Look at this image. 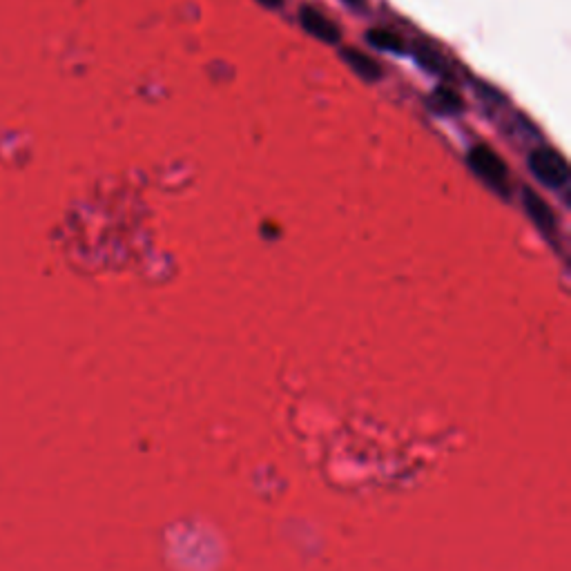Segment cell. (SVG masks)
I'll use <instances>...</instances> for the list:
<instances>
[{"mask_svg":"<svg viewBox=\"0 0 571 571\" xmlns=\"http://www.w3.org/2000/svg\"><path fill=\"white\" fill-rule=\"evenodd\" d=\"M261 5H266V7H279L282 5V0H259Z\"/></svg>","mask_w":571,"mask_h":571,"instance_id":"cell-8","label":"cell"},{"mask_svg":"<svg viewBox=\"0 0 571 571\" xmlns=\"http://www.w3.org/2000/svg\"><path fill=\"white\" fill-rule=\"evenodd\" d=\"M299 21H302V27L306 29V32L319 38V41L331 43V45L340 41V29H337L333 21H328L324 14H319L313 7H302V12H299Z\"/></svg>","mask_w":571,"mask_h":571,"instance_id":"cell-4","label":"cell"},{"mask_svg":"<svg viewBox=\"0 0 571 571\" xmlns=\"http://www.w3.org/2000/svg\"><path fill=\"white\" fill-rule=\"evenodd\" d=\"M522 203H525L527 215L531 221H534L538 230H543L545 235H551V232L556 230L554 210L549 208V203L540 197L536 190H531V188L522 190Z\"/></svg>","mask_w":571,"mask_h":571,"instance_id":"cell-3","label":"cell"},{"mask_svg":"<svg viewBox=\"0 0 571 571\" xmlns=\"http://www.w3.org/2000/svg\"><path fill=\"white\" fill-rule=\"evenodd\" d=\"M431 103H433V108L442 114H458L462 110L460 96L453 90H449V87H438V90H435L431 96Z\"/></svg>","mask_w":571,"mask_h":571,"instance_id":"cell-6","label":"cell"},{"mask_svg":"<svg viewBox=\"0 0 571 571\" xmlns=\"http://www.w3.org/2000/svg\"><path fill=\"white\" fill-rule=\"evenodd\" d=\"M342 56H344V61L348 63V67H351L353 72L360 74L362 79L377 81L382 76L380 65H377L371 56H366V54L357 52V50H344Z\"/></svg>","mask_w":571,"mask_h":571,"instance_id":"cell-5","label":"cell"},{"mask_svg":"<svg viewBox=\"0 0 571 571\" xmlns=\"http://www.w3.org/2000/svg\"><path fill=\"white\" fill-rule=\"evenodd\" d=\"M369 43L375 45L377 50H384V52H395V54H400L404 52V43H402V38L400 36H395L393 32H386V29H373V32H369Z\"/></svg>","mask_w":571,"mask_h":571,"instance_id":"cell-7","label":"cell"},{"mask_svg":"<svg viewBox=\"0 0 571 571\" xmlns=\"http://www.w3.org/2000/svg\"><path fill=\"white\" fill-rule=\"evenodd\" d=\"M529 170L534 177L551 190H560L569 183V168L567 161L560 157L556 150L540 148L534 150L529 157Z\"/></svg>","mask_w":571,"mask_h":571,"instance_id":"cell-1","label":"cell"},{"mask_svg":"<svg viewBox=\"0 0 571 571\" xmlns=\"http://www.w3.org/2000/svg\"><path fill=\"white\" fill-rule=\"evenodd\" d=\"M469 166L482 181L489 183L493 190L507 195V186H509L507 166L491 148H487V145H476V148L469 152Z\"/></svg>","mask_w":571,"mask_h":571,"instance_id":"cell-2","label":"cell"}]
</instances>
